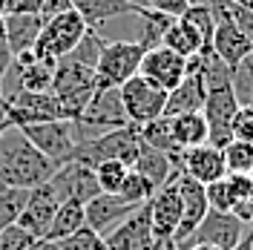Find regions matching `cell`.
Listing matches in <instances>:
<instances>
[{"mask_svg":"<svg viewBox=\"0 0 253 250\" xmlns=\"http://www.w3.org/2000/svg\"><path fill=\"white\" fill-rule=\"evenodd\" d=\"M38 239H32L23 227H17V224H9V227H3L0 230V250H29Z\"/></svg>","mask_w":253,"mask_h":250,"instance_id":"d590c367","label":"cell"},{"mask_svg":"<svg viewBox=\"0 0 253 250\" xmlns=\"http://www.w3.org/2000/svg\"><path fill=\"white\" fill-rule=\"evenodd\" d=\"M227 17L248 35V41L253 43V0H233L230 9H227Z\"/></svg>","mask_w":253,"mask_h":250,"instance_id":"e575fe53","label":"cell"},{"mask_svg":"<svg viewBox=\"0 0 253 250\" xmlns=\"http://www.w3.org/2000/svg\"><path fill=\"white\" fill-rule=\"evenodd\" d=\"M147 49L138 41H104L98 63H95V86L118 89L121 83L138 75V66Z\"/></svg>","mask_w":253,"mask_h":250,"instance_id":"277c9868","label":"cell"},{"mask_svg":"<svg viewBox=\"0 0 253 250\" xmlns=\"http://www.w3.org/2000/svg\"><path fill=\"white\" fill-rule=\"evenodd\" d=\"M248 230L245 221H239L233 213H224V210H207V216L199 221V227L193 230L187 242L178 250L193 248V245H210V248L219 250H230L242 242V236Z\"/></svg>","mask_w":253,"mask_h":250,"instance_id":"9c48e42d","label":"cell"},{"mask_svg":"<svg viewBox=\"0 0 253 250\" xmlns=\"http://www.w3.org/2000/svg\"><path fill=\"white\" fill-rule=\"evenodd\" d=\"M153 193H156L153 181H147L141 172H135L132 167H129V172H126L121 190H118V196H121V199H126V202H132V204L150 202V199H153Z\"/></svg>","mask_w":253,"mask_h":250,"instance_id":"1f68e13d","label":"cell"},{"mask_svg":"<svg viewBox=\"0 0 253 250\" xmlns=\"http://www.w3.org/2000/svg\"><path fill=\"white\" fill-rule=\"evenodd\" d=\"M26 138L49 158L55 161L58 167L66 164L75 147H78V138H75V124L66 121V118H58V121H35V124H23L17 126Z\"/></svg>","mask_w":253,"mask_h":250,"instance_id":"8992f818","label":"cell"},{"mask_svg":"<svg viewBox=\"0 0 253 250\" xmlns=\"http://www.w3.org/2000/svg\"><path fill=\"white\" fill-rule=\"evenodd\" d=\"M92 172H95V181H98L101 193H118L126 178V172H129V167H126L124 161L107 158V161H98L92 167Z\"/></svg>","mask_w":253,"mask_h":250,"instance_id":"83f0119b","label":"cell"},{"mask_svg":"<svg viewBox=\"0 0 253 250\" xmlns=\"http://www.w3.org/2000/svg\"><path fill=\"white\" fill-rule=\"evenodd\" d=\"M132 170L141 172L147 181H153V187H161V184H167L170 178H173V172L178 170L173 164V158L167 156V153H161V150H153V147H147L141 144V153L135 158V164H132Z\"/></svg>","mask_w":253,"mask_h":250,"instance_id":"7402d4cb","label":"cell"},{"mask_svg":"<svg viewBox=\"0 0 253 250\" xmlns=\"http://www.w3.org/2000/svg\"><path fill=\"white\" fill-rule=\"evenodd\" d=\"M236 110H239V101H236V92H233L230 83L207 89L205 104H202V115H205V121H207V144L224 150L233 141L230 124H233Z\"/></svg>","mask_w":253,"mask_h":250,"instance_id":"ba28073f","label":"cell"},{"mask_svg":"<svg viewBox=\"0 0 253 250\" xmlns=\"http://www.w3.org/2000/svg\"><path fill=\"white\" fill-rule=\"evenodd\" d=\"M3 26H6V46L15 52L32 49L38 41V32L43 26V17L32 15V12H20V15H3Z\"/></svg>","mask_w":253,"mask_h":250,"instance_id":"44dd1931","label":"cell"},{"mask_svg":"<svg viewBox=\"0 0 253 250\" xmlns=\"http://www.w3.org/2000/svg\"><path fill=\"white\" fill-rule=\"evenodd\" d=\"M29 250H61V245L58 242H49V239H38Z\"/></svg>","mask_w":253,"mask_h":250,"instance_id":"ee69618b","label":"cell"},{"mask_svg":"<svg viewBox=\"0 0 253 250\" xmlns=\"http://www.w3.org/2000/svg\"><path fill=\"white\" fill-rule=\"evenodd\" d=\"M6 3H9V0H0V15L6 12Z\"/></svg>","mask_w":253,"mask_h":250,"instance_id":"f907efd6","label":"cell"},{"mask_svg":"<svg viewBox=\"0 0 253 250\" xmlns=\"http://www.w3.org/2000/svg\"><path fill=\"white\" fill-rule=\"evenodd\" d=\"M9 69H12V49L6 46V41H0V83H3Z\"/></svg>","mask_w":253,"mask_h":250,"instance_id":"b9f144b4","label":"cell"},{"mask_svg":"<svg viewBox=\"0 0 253 250\" xmlns=\"http://www.w3.org/2000/svg\"><path fill=\"white\" fill-rule=\"evenodd\" d=\"M95 86V69L86 63H78L72 58L63 55L61 61L55 63V75H52V86L49 92L61 101V110L66 115V121H75L84 107L89 104Z\"/></svg>","mask_w":253,"mask_h":250,"instance_id":"7a4b0ae2","label":"cell"},{"mask_svg":"<svg viewBox=\"0 0 253 250\" xmlns=\"http://www.w3.org/2000/svg\"><path fill=\"white\" fill-rule=\"evenodd\" d=\"M86 224V216H84V204L81 202H61L58 204V210H55V216H52V224H49V230L43 239L49 242H61L66 236H72L78 227Z\"/></svg>","mask_w":253,"mask_h":250,"instance_id":"484cf974","label":"cell"},{"mask_svg":"<svg viewBox=\"0 0 253 250\" xmlns=\"http://www.w3.org/2000/svg\"><path fill=\"white\" fill-rule=\"evenodd\" d=\"M205 199H207L210 210H224V213L233 210V190H230L227 175L219 178V181H213V184H205Z\"/></svg>","mask_w":253,"mask_h":250,"instance_id":"836d02e7","label":"cell"},{"mask_svg":"<svg viewBox=\"0 0 253 250\" xmlns=\"http://www.w3.org/2000/svg\"><path fill=\"white\" fill-rule=\"evenodd\" d=\"M46 184L52 187V193L58 196V202H81V204H86L89 199H95V196L101 193L98 181H95L92 167L78 164V161H66V164H61Z\"/></svg>","mask_w":253,"mask_h":250,"instance_id":"8fae6325","label":"cell"},{"mask_svg":"<svg viewBox=\"0 0 253 250\" xmlns=\"http://www.w3.org/2000/svg\"><path fill=\"white\" fill-rule=\"evenodd\" d=\"M153 250H178V248H175L173 242H158V245H156Z\"/></svg>","mask_w":253,"mask_h":250,"instance_id":"bcb514c9","label":"cell"},{"mask_svg":"<svg viewBox=\"0 0 253 250\" xmlns=\"http://www.w3.org/2000/svg\"><path fill=\"white\" fill-rule=\"evenodd\" d=\"M230 86H233V92H236L239 107H253V52L239 63V66H233Z\"/></svg>","mask_w":253,"mask_h":250,"instance_id":"f1b7e54d","label":"cell"},{"mask_svg":"<svg viewBox=\"0 0 253 250\" xmlns=\"http://www.w3.org/2000/svg\"><path fill=\"white\" fill-rule=\"evenodd\" d=\"M61 245V250H107V245H104V236L95 233L92 227H78L72 236H66V239H61L58 242Z\"/></svg>","mask_w":253,"mask_h":250,"instance_id":"d6a6232c","label":"cell"},{"mask_svg":"<svg viewBox=\"0 0 253 250\" xmlns=\"http://www.w3.org/2000/svg\"><path fill=\"white\" fill-rule=\"evenodd\" d=\"M210 49H213L221 61L233 69V66H239V63H242L253 52V43L248 41V35L239 29L230 17H221V20H216V29H213Z\"/></svg>","mask_w":253,"mask_h":250,"instance_id":"ac0fdd59","label":"cell"},{"mask_svg":"<svg viewBox=\"0 0 253 250\" xmlns=\"http://www.w3.org/2000/svg\"><path fill=\"white\" fill-rule=\"evenodd\" d=\"M43 3H46V0H9L3 15H20V12H32V15H38Z\"/></svg>","mask_w":253,"mask_h":250,"instance_id":"f35d334b","label":"cell"},{"mask_svg":"<svg viewBox=\"0 0 253 250\" xmlns=\"http://www.w3.org/2000/svg\"><path fill=\"white\" fill-rule=\"evenodd\" d=\"M230 250H253V242L248 239V230H245V236H242V242H239L236 248H230Z\"/></svg>","mask_w":253,"mask_h":250,"instance_id":"f6af8a7d","label":"cell"},{"mask_svg":"<svg viewBox=\"0 0 253 250\" xmlns=\"http://www.w3.org/2000/svg\"><path fill=\"white\" fill-rule=\"evenodd\" d=\"M72 9L84 17L86 29H101L107 20L112 17H121V15H138L141 9L129 6L126 0H72Z\"/></svg>","mask_w":253,"mask_h":250,"instance_id":"ffe728a7","label":"cell"},{"mask_svg":"<svg viewBox=\"0 0 253 250\" xmlns=\"http://www.w3.org/2000/svg\"><path fill=\"white\" fill-rule=\"evenodd\" d=\"M161 46L173 49L175 55H181L184 61H187V58H193V55H199V52H205L202 35L193 29L184 17H175L173 23L167 26V32L161 35Z\"/></svg>","mask_w":253,"mask_h":250,"instance_id":"cb8c5ba5","label":"cell"},{"mask_svg":"<svg viewBox=\"0 0 253 250\" xmlns=\"http://www.w3.org/2000/svg\"><path fill=\"white\" fill-rule=\"evenodd\" d=\"M141 204H132L121 199L118 193H98L95 199L84 204V216H86V227H92L95 233L107 236L110 230H115L126 216H132Z\"/></svg>","mask_w":253,"mask_h":250,"instance_id":"5bb4252c","label":"cell"},{"mask_svg":"<svg viewBox=\"0 0 253 250\" xmlns=\"http://www.w3.org/2000/svg\"><path fill=\"white\" fill-rule=\"evenodd\" d=\"M230 135L239 141L253 144V107H239L236 110L233 124H230Z\"/></svg>","mask_w":253,"mask_h":250,"instance_id":"8d00e7d4","label":"cell"},{"mask_svg":"<svg viewBox=\"0 0 253 250\" xmlns=\"http://www.w3.org/2000/svg\"><path fill=\"white\" fill-rule=\"evenodd\" d=\"M230 3H233V0H207V6H210V12H213V17H216V20L227 17V9H230Z\"/></svg>","mask_w":253,"mask_h":250,"instance_id":"7bdbcfd3","label":"cell"},{"mask_svg":"<svg viewBox=\"0 0 253 250\" xmlns=\"http://www.w3.org/2000/svg\"><path fill=\"white\" fill-rule=\"evenodd\" d=\"M66 9H72V0H46V3L41 6V12H38V15L43 17V20H49V17L66 12Z\"/></svg>","mask_w":253,"mask_h":250,"instance_id":"ab89813d","label":"cell"},{"mask_svg":"<svg viewBox=\"0 0 253 250\" xmlns=\"http://www.w3.org/2000/svg\"><path fill=\"white\" fill-rule=\"evenodd\" d=\"M26 199H29V190H20V187L0 190V230L17 221V216H20Z\"/></svg>","mask_w":253,"mask_h":250,"instance_id":"4dcf8cb0","label":"cell"},{"mask_svg":"<svg viewBox=\"0 0 253 250\" xmlns=\"http://www.w3.org/2000/svg\"><path fill=\"white\" fill-rule=\"evenodd\" d=\"M178 172H181V167H178V170L173 172V178H170L167 184H161V187L153 193V199L147 202L156 242H173V233H175V227H178V221H181V193H178V184H175Z\"/></svg>","mask_w":253,"mask_h":250,"instance_id":"30bf717a","label":"cell"},{"mask_svg":"<svg viewBox=\"0 0 253 250\" xmlns=\"http://www.w3.org/2000/svg\"><path fill=\"white\" fill-rule=\"evenodd\" d=\"M138 138H141V144H147V147L167 153V156L173 158V164H181V150H178V144H175V138H173V124H170L167 115H158L153 121L141 124L138 126Z\"/></svg>","mask_w":253,"mask_h":250,"instance_id":"603a6c76","label":"cell"},{"mask_svg":"<svg viewBox=\"0 0 253 250\" xmlns=\"http://www.w3.org/2000/svg\"><path fill=\"white\" fill-rule=\"evenodd\" d=\"M104 245H107V250H153L156 248L158 242H156V236H153L147 202L132 216H126L115 230H110V233L104 236Z\"/></svg>","mask_w":253,"mask_h":250,"instance_id":"7c38bea8","label":"cell"},{"mask_svg":"<svg viewBox=\"0 0 253 250\" xmlns=\"http://www.w3.org/2000/svg\"><path fill=\"white\" fill-rule=\"evenodd\" d=\"M175 184H178V193H181V221H178V227H175V233H173V245L181 248L193 236V230L199 227V221L207 216L210 207H207V199H205V184H199L196 178H190L184 170L178 172Z\"/></svg>","mask_w":253,"mask_h":250,"instance_id":"4fadbf2b","label":"cell"},{"mask_svg":"<svg viewBox=\"0 0 253 250\" xmlns=\"http://www.w3.org/2000/svg\"><path fill=\"white\" fill-rule=\"evenodd\" d=\"M58 196L52 193L46 181L43 184H38L35 190H29V199L23 204V210H20V216H17V227H23L32 239H43L49 230V224H52V216H55V210H58Z\"/></svg>","mask_w":253,"mask_h":250,"instance_id":"2e32d148","label":"cell"},{"mask_svg":"<svg viewBox=\"0 0 253 250\" xmlns=\"http://www.w3.org/2000/svg\"><path fill=\"white\" fill-rule=\"evenodd\" d=\"M221 156H224L227 172H245V175H251V170H253V144L233 138L224 150H221Z\"/></svg>","mask_w":253,"mask_h":250,"instance_id":"f546056e","label":"cell"},{"mask_svg":"<svg viewBox=\"0 0 253 250\" xmlns=\"http://www.w3.org/2000/svg\"><path fill=\"white\" fill-rule=\"evenodd\" d=\"M173 124V138L178 144V150H190V147H199L207 144V121L202 112H181L170 118Z\"/></svg>","mask_w":253,"mask_h":250,"instance_id":"d4e9b609","label":"cell"},{"mask_svg":"<svg viewBox=\"0 0 253 250\" xmlns=\"http://www.w3.org/2000/svg\"><path fill=\"white\" fill-rule=\"evenodd\" d=\"M233 216H236L239 221H245V224H251L253 221V193L248 196V199H242V202L233 204V210H230Z\"/></svg>","mask_w":253,"mask_h":250,"instance_id":"60d3db41","label":"cell"},{"mask_svg":"<svg viewBox=\"0 0 253 250\" xmlns=\"http://www.w3.org/2000/svg\"><path fill=\"white\" fill-rule=\"evenodd\" d=\"M187 6H190V0H147V9L170 15V17H181Z\"/></svg>","mask_w":253,"mask_h":250,"instance_id":"74e56055","label":"cell"},{"mask_svg":"<svg viewBox=\"0 0 253 250\" xmlns=\"http://www.w3.org/2000/svg\"><path fill=\"white\" fill-rule=\"evenodd\" d=\"M129 6H135V9H147V0H126Z\"/></svg>","mask_w":253,"mask_h":250,"instance_id":"7dc6e473","label":"cell"},{"mask_svg":"<svg viewBox=\"0 0 253 250\" xmlns=\"http://www.w3.org/2000/svg\"><path fill=\"white\" fill-rule=\"evenodd\" d=\"M86 35V23L75 9H66L61 15L43 20V26L38 32V41L32 52L38 55V61H52L58 63L63 55H69L78 46V41Z\"/></svg>","mask_w":253,"mask_h":250,"instance_id":"5b68a950","label":"cell"},{"mask_svg":"<svg viewBox=\"0 0 253 250\" xmlns=\"http://www.w3.org/2000/svg\"><path fill=\"white\" fill-rule=\"evenodd\" d=\"M0 41H6V26H3V15H0Z\"/></svg>","mask_w":253,"mask_h":250,"instance_id":"681fc988","label":"cell"},{"mask_svg":"<svg viewBox=\"0 0 253 250\" xmlns=\"http://www.w3.org/2000/svg\"><path fill=\"white\" fill-rule=\"evenodd\" d=\"M181 170L190 178H196L199 184H213V181L227 175V164H224V156H221L219 147L199 144V147L181 150Z\"/></svg>","mask_w":253,"mask_h":250,"instance_id":"e0dca14e","label":"cell"},{"mask_svg":"<svg viewBox=\"0 0 253 250\" xmlns=\"http://www.w3.org/2000/svg\"><path fill=\"white\" fill-rule=\"evenodd\" d=\"M205 95H207V89H205V81H202L199 72L196 75H184L181 83L167 92V104H164L161 115L173 118V115H181V112H202Z\"/></svg>","mask_w":253,"mask_h":250,"instance_id":"d6986e66","label":"cell"},{"mask_svg":"<svg viewBox=\"0 0 253 250\" xmlns=\"http://www.w3.org/2000/svg\"><path fill=\"white\" fill-rule=\"evenodd\" d=\"M55 170L58 164L49 161L15 124L0 132V190H35L38 184L49 181Z\"/></svg>","mask_w":253,"mask_h":250,"instance_id":"6da1fadb","label":"cell"},{"mask_svg":"<svg viewBox=\"0 0 253 250\" xmlns=\"http://www.w3.org/2000/svg\"><path fill=\"white\" fill-rule=\"evenodd\" d=\"M141 153V138H138V126H115V129H104L101 135H92V138L81 141L75 147V153L69 161H78V164H86V167H95L98 161H107V158H115V161H124L126 167L135 164V158Z\"/></svg>","mask_w":253,"mask_h":250,"instance_id":"3957f363","label":"cell"},{"mask_svg":"<svg viewBox=\"0 0 253 250\" xmlns=\"http://www.w3.org/2000/svg\"><path fill=\"white\" fill-rule=\"evenodd\" d=\"M118 92H121L126 121L132 126H141L158 118L164 112V104H167V89H161L158 83L147 81L144 75H132L126 83L118 86Z\"/></svg>","mask_w":253,"mask_h":250,"instance_id":"52a82bcc","label":"cell"},{"mask_svg":"<svg viewBox=\"0 0 253 250\" xmlns=\"http://www.w3.org/2000/svg\"><path fill=\"white\" fill-rule=\"evenodd\" d=\"M15 66V63H12ZM17 81L15 89H23V92H49L52 86V75H55V63L52 61H35L32 66H15Z\"/></svg>","mask_w":253,"mask_h":250,"instance_id":"4316f807","label":"cell"},{"mask_svg":"<svg viewBox=\"0 0 253 250\" xmlns=\"http://www.w3.org/2000/svg\"><path fill=\"white\" fill-rule=\"evenodd\" d=\"M184 250H219V248H210V245H193V248H184Z\"/></svg>","mask_w":253,"mask_h":250,"instance_id":"c3c4849f","label":"cell"},{"mask_svg":"<svg viewBox=\"0 0 253 250\" xmlns=\"http://www.w3.org/2000/svg\"><path fill=\"white\" fill-rule=\"evenodd\" d=\"M184 69H187V61L181 58V55H175L173 49L167 46H150L147 52H144L141 58V66H138V75H144L147 81H153V83H158L161 89H173V86H178L181 83V78H184Z\"/></svg>","mask_w":253,"mask_h":250,"instance_id":"9a60e30c","label":"cell"}]
</instances>
